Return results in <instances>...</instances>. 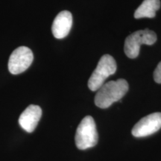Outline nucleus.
Listing matches in <instances>:
<instances>
[{
	"label": "nucleus",
	"mask_w": 161,
	"mask_h": 161,
	"mask_svg": "<svg viewBox=\"0 0 161 161\" xmlns=\"http://www.w3.org/2000/svg\"><path fill=\"white\" fill-rule=\"evenodd\" d=\"M128 82L125 79H118L116 80L104 83L97 90L95 96L96 105L100 108H108L114 102H118L128 91Z\"/></svg>",
	"instance_id": "1"
},
{
	"label": "nucleus",
	"mask_w": 161,
	"mask_h": 161,
	"mask_svg": "<svg viewBox=\"0 0 161 161\" xmlns=\"http://www.w3.org/2000/svg\"><path fill=\"white\" fill-rule=\"evenodd\" d=\"M98 139V132L93 118L90 116H85L76 130V146L80 150L87 149L97 144Z\"/></svg>",
	"instance_id": "2"
},
{
	"label": "nucleus",
	"mask_w": 161,
	"mask_h": 161,
	"mask_svg": "<svg viewBox=\"0 0 161 161\" xmlns=\"http://www.w3.org/2000/svg\"><path fill=\"white\" fill-rule=\"evenodd\" d=\"M116 71V63L111 55H104L101 58L96 69L88 80V87L92 91H97L109 76Z\"/></svg>",
	"instance_id": "3"
},
{
	"label": "nucleus",
	"mask_w": 161,
	"mask_h": 161,
	"mask_svg": "<svg viewBox=\"0 0 161 161\" xmlns=\"http://www.w3.org/2000/svg\"><path fill=\"white\" fill-rule=\"evenodd\" d=\"M155 32L149 29L140 30L128 36L125 41L124 50L127 57L136 58L140 54V46L142 44L153 45L157 41Z\"/></svg>",
	"instance_id": "4"
},
{
	"label": "nucleus",
	"mask_w": 161,
	"mask_h": 161,
	"mask_svg": "<svg viewBox=\"0 0 161 161\" xmlns=\"http://www.w3.org/2000/svg\"><path fill=\"white\" fill-rule=\"evenodd\" d=\"M34 55L31 50L26 46H20L11 53L8 60L9 72L18 75L25 72L33 62Z\"/></svg>",
	"instance_id": "5"
},
{
	"label": "nucleus",
	"mask_w": 161,
	"mask_h": 161,
	"mask_svg": "<svg viewBox=\"0 0 161 161\" xmlns=\"http://www.w3.org/2000/svg\"><path fill=\"white\" fill-rule=\"evenodd\" d=\"M161 128V113L157 112L142 118L134 126L132 134L135 137H145L158 131Z\"/></svg>",
	"instance_id": "6"
},
{
	"label": "nucleus",
	"mask_w": 161,
	"mask_h": 161,
	"mask_svg": "<svg viewBox=\"0 0 161 161\" xmlns=\"http://www.w3.org/2000/svg\"><path fill=\"white\" fill-rule=\"evenodd\" d=\"M42 110L39 106L31 104L22 113L19 118V125L25 131L33 132L41 118Z\"/></svg>",
	"instance_id": "7"
},
{
	"label": "nucleus",
	"mask_w": 161,
	"mask_h": 161,
	"mask_svg": "<svg viewBox=\"0 0 161 161\" xmlns=\"http://www.w3.org/2000/svg\"><path fill=\"white\" fill-rule=\"evenodd\" d=\"M72 25V14L68 11L60 12L54 19L52 31L57 39H63L69 35Z\"/></svg>",
	"instance_id": "8"
},
{
	"label": "nucleus",
	"mask_w": 161,
	"mask_h": 161,
	"mask_svg": "<svg viewBox=\"0 0 161 161\" xmlns=\"http://www.w3.org/2000/svg\"><path fill=\"white\" fill-rule=\"evenodd\" d=\"M160 0H144L142 3L139 6L134 13L136 19L141 18H154L156 12L160 9Z\"/></svg>",
	"instance_id": "9"
},
{
	"label": "nucleus",
	"mask_w": 161,
	"mask_h": 161,
	"mask_svg": "<svg viewBox=\"0 0 161 161\" xmlns=\"http://www.w3.org/2000/svg\"><path fill=\"white\" fill-rule=\"evenodd\" d=\"M154 81L158 84H161V61L158 64L154 72Z\"/></svg>",
	"instance_id": "10"
}]
</instances>
